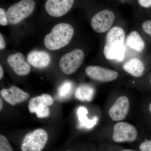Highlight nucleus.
<instances>
[{"label": "nucleus", "mask_w": 151, "mask_h": 151, "mask_svg": "<svg viewBox=\"0 0 151 151\" xmlns=\"http://www.w3.org/2000/svg\"><path fill=\"white\" fill-rule=\"evenodd\" d=\"M125 38V32L122 28L115 27L109 30L106 35L103 50L106 59L119 62L124 59L126 52L124 45Z\"/></svg>", "instance_id": "obj_1"}, {"label": "nucleus", "mask_w": 151, "mask_h": 151, "mask_svg": "<svg viewBox=\"0 0 151 151\" xmlns=\"http://www.w3.org/2000/svg\"><path fill=\"white\" fill-rule=\"evenodd\" d=\"M74 30L70 25L64 23L58 24L45 37V45L51 50L60 49L70 42Z\"/></svg>", "instance_id": "obj_2"}, {"label": "nucleus", "mask_w": 151, "mask_h": 151, "mask_svg": "<svg viewBox=\"0 0 151 151\" xmlns=\"http://www.w3.org/2000/svg\"><path fill=\"white\" fill-rule=\"evenodd\" d=\"M35 5L33 0H22L11 6L6 12L9 24H18L32 14Z\"/></svg>", "instance_id": "obj_3"}, {"label": "nucleus", "mask_w": 151, "mask_h": 151, "mask_svg": "<svg viewBox=\"0 0 151 151\" xmlns=\"http://www.w3.org/2000/svg\"><path fill=\"white\" fill-rule=\"evenodd\" d=\"M48 139V134L45 130L37 129L28 133L23 139L22 151H42Z\"/></svg>", "instance_id": "obj_4"}, {"label": "nucleus", "mask_w": 151, "mask_h": 151, "mask_svg": "<svg viewBox=\"0 0 151 151\" xmlns=\"http://www.w3.org/2000/svg\"><path fill=\"white\" fill-rule=\"evenodd\" d=\"M84 52L80 49L73 50L63 55L59 65L63 72L67 75L74 73L81 66L84 60Z\"/></svg>", "instance_id": "obj_5"}, {"label": "nucleus", "mask_w": 151, "mask_h": 151, "mask_svg": "<svg viewBox=\"0 0 151 151\" xmlns=\"http://www.w3.org/2000/svg\"><path fill=\"white\" fill-rule=\"evenodd\" d=\"M54 103L53 98L48 94H44L31 98L28 103L29 111L35 113L38 118L42 119L48 117L50 114L49 106Z\"/></svg>", "instance_id": "obj_6"}, {"label": "nucleus", "mask_w": 151, "mask_h": 151, "mask_svg": "<svg viewBox=\"0 0 151 151\" xmlns=\"http://www.w3.org/2000/svg\"><path fill=\"white\" fill-rule=\"evenodd\" d=\"M137 131L132 124L119 122L114 125L113 139L115 142H132L137 139Z\"/></svg>", "instance_id": "obj_7"}, {"label": "nucleus", "mask_w": 151, "mask_h": 151, "mask_svg": "<svg viewBox=\"0 0 151 151\" xmlns=\"http://www.w3.org/2000/svg\"><path fill=\"white\" fill-rule=\"evenodd\" d=\"M115 18V14L112 11L103 10L93 17L91 20V27L96 32L103 33L110 29Z\"/></svg>", "instance_id": "obj_8"}, {"label": "nucleus", "mask_w": 151, "mask_h": 151, "mask_svg": "<svg viewBox=\"0 0 151 151\" xmlns=\"http://www.w3.org/2000/svg\"><path fill=\"white\" fill-rule=\"evenodd\" d=\"M85 71L90 78L100 82H107L114 81L119 76V73L115 70L97 65L88 66L86 67Z\"/></svg>", "instance_id": "obj_9"}, {"label": "nucleus", "mask_w": 151, "mask_h": 151, "mask_svg": "<svg viewBox=\"0 0 151 151\" xmlns=\"http://www.w3.org/2000/svg\"><path fill=\"white\" fill-rule=\"evenodd\" d=\"M74 0H47L45 9L52 17H60L67 14L72 8Z\"/></svg>", "instance_id": "obj_10"}, {"label": "nucleus", "mask_w": 151, "mask_h": 151, "mask_svg": "<svg viewBox=\"0 0 151 151\" xmlns=\"http://www.w3.org/2000/svg\"><path fill=\"white\" fill-rule=\"evenodd\" d=\"M129 110V101L128 97L122 96L116 100L110 108L108 114L113 121L118 122L125 119Z\"/></svg>", "instance_id": "obj_11"}, {"label": "nucleus", "mask_w": 151, "mask_h": 151, "mask_svg": "<svg viewBox=\"0 0 151 151\" xmlns=\"http://www.w3.org/2000/svg\"><path fill=\"white\" fill-rule=\"evenodd\" d=\"M1 96L6 102L12 105L19 104L27 100L29 94L16 86L1 90Z\"/></svg>", "instance_id": "obj_12"}, {"label": "nucleus", "mask_w": 151, "mask_h": 151, "mask_svg": "<svg viewBox=\"0 0 151 151\" xmlns=\"http://www.w3.org/2000/svg\"><path fill=\"white\" fill-rule=\"evenodd\" d=\"M7 62L17 75H27L30 72V66L25 60L23 54L21 52L10 55L8 58Z\"/></svg>", "instance_id": "obj_13"}, {"label": "nucleus", "mask_w": 151, "mask_h": 151, "mask_svg": "<svg viewBox=\"0 0 151 151\" xmlns=\"http://www.w3.org/2000/svg\"><path fill=\"white\" fill-rule=\"evenodd\" d=\"M51 58L45 51H33L27 56V61L30 65L36 68H44L49 65Z\"/></svg>", "instance_id": "obj_14"}, {"label": "nucleus", "mask_w": 151, "mask_h": 151, "mask_svg": "<svg viewBox=\"0 0 151 151\" xmlns=\"http://www.w3.org/2000/svg\"><path fill=\"white\" fill-rule=\"evenodd\" d=\"M123 68L127 73L135 77H139L144 74L145 65L137 58H133L126 61L123 65Z\"/></svg>", "instance_id": "obj_15"}, {"label": "nucleus", "mask_w": 151, "mask_h": 151, "mask_svg": "<svg viewBox=\"0 0 151 151\" xmlns=\"http://www.w3.org/2000/svg\"><path fill=\"white\" fill-rule=\"evenodd\" d=\"M87 114L88 111L87 109L84 107L80 106L77 109V115L79 122V129H90L97 124L98 120L97 117H95L93 119H89L87 117Z\"/></svg>", "instance_id": "obj_16"}, {"label": "nucleus", "mask_w": 151, "mask_h": 151, "mask_svg": "<svg viewBox=\"0 0 151 151\" xmlns=\"http://www.w3.org/2000/svg\"><path fill=\"white\" fill-rule=\"evenodd\" d=\"M126 42L127 46L139 52H142L145 48L144 40L136 31L132 32L128 35Z\"/></svg>", "instance_id": "obj_17"}, {"label": "nucleus", "mask_w": 151, "mask_h": 151, "mask_svg": "<svg viewBox=\"0 0 151 151\" xmlns=\"http://www.w3.org/2000/svg\"><path fill=\"white\" fill-rule=\"evenodd\" d=\"M94 88L88 84H82L78 86L75 91V96L80 101H92L94 94Z\"/></svg>", "instance_id": "obj_18"}, {"label": "nucleus", "mask_w": 151, "mask_h": 151, "mask_svg": "<svg viewBox=\"0 0 151 151\" xmlns=\"http://www.w3.org/2000/svg\"><path fill=\"white\" fill-rule=\"evenodd\" d=\"M73 90V85L70 81H65L58 88V97L60 100L68 99L72 94Z\"/></svg>", "instance_id": "obj_19"}, {"label": "nucleus", "mask_w": 151, "mask_h": 151, "mask_svg": "<svg viewBox=\"0 0 151 151\" xmlns=\"http://www.w3.org/2000/svg\"><path fill=\"white\" fill-rule=\"evenodd\" d=\"M0 151H14L7 138L0 135Z\"/></svg>", "instance_id": "obj_20"}, {"label": "nucleus", "mask_w": 151, "mask_h": 151, "mask_svg": "<svg viewBox=\"0 0 151 151\" xmlns=\"http://www.w3.org/2000/svg\"><path fill=\"white\" fill-rule=\"evenodd\" d=\"M0 24L2 26H6L8 24L5 11L2 8L0 9Z\"/></svg>", "instance_id": "obj_21"}, {"label": "nucleus", "mask_w": 151, "mask_h": 151, "mask_svg": "<svg viewBox=\"0 0 151 151\" xmlns=\"http://www.w3.org/2000/svg\"><path fill=\"white\" fill-rule=\"evenodd\" d=\"M139 149L142 151H151V140H146L141 143Z\"/></svg>", "instance_id": "obj_22"}, {"label": "nucleus", "mask_w": 151, "mask_h": 151, "mask_svg": "<svg viewBox=\"0 0 151 151\" xmlns=\"http://www.w3.org/2000/svg\"><path fill=\"white\" fill-rule=\"evenodd\" d=\"M142 27L144 32L151 37V20H147L144 22Z\"/></svg>", "instance_id": "obj_23"}, {"label": "nucleus", "mask_w": 151, "mask_h": 151, "mask_svg": "<svg viewBox=\"0 0 151 151\" xmlns=\"http://www.w3.org/2000/svg\"><path fill=\"white\" fill-rule=\"evenodd\" d=\"M139 4L143 7L148 8L151 7V0H138Z\"/></svg>", "instance_id": "obj_24"}, {"label": "nucleus", "mask_w": 151, "mask_h": 151, "mask_svg": "<svg viewBox=\"0 0 151 151\" xmlns=\"http://www.w3.org/2000/svg\"><path fill=\"white\" fill-rule=\"evenodd\" d=\"M6 47V43L2 34H0V49L3 50Z\"/></svg>", "instance_id": "obj_25"}, {"label": "nucleus", "mask_w": 151, "mask_h": 151, "mask_svg": "<svg viewBox=\"0 0 151 151\" xmlns=\"http://www.w3.org/2000/svg\"><path fill=\"white\" fill-rule=\"evenodd\" d=\"M4 72L1 65H0V79H1L4 76Z\"/></svg>", "instance_id": "obj_26"}, {"label": "nucleus", "mask_w": 151, "mask_h": 151, "mask_svg": "<svg viewBox=\"0 0 151 151\" xmlns=\"http://www.w3.org/2000/svg\"><path fill=\"white\" fill-rule=\"evenodd\" d=\"M3 107V103L1 98H0V111H1Z\"/></svg>", "instance_id": "obj_27"}, {"label": "nucleus", "mask_w": 151, "mask_h": 151, "mask_svg": "<svg viewBox=\"0 0 151 151\" xmlns=\"http://www.w3.org/2000/svg\"><path fill=\"white\" fill-rule=\"evenodd\" d=\"M149 110H150V112L151 114V103L149 105Z\"/></svg>", "instance_id": "obj_28"}, {"label": "nucleus", "mask_w": 151, "mask_h": 151, "mask_svg": "<svg viewBox=\"0 0 151 151\" xmlns=\"http://www.w3.org/2000/svg\"><path fill=\"white\" fill-rule=\"evenodd\" d=\"M122 151H134L131 150H123Z\"/></svg>", "instance_id": "obj_29"}, {"label": "nucleus", "mask_w": 151, "mask_h": 151, "mask_svg": "<svg viewBox=\"0 0 151 151\" xmlns=\"http://www.w3.org/2000/svg\"><path fill=\"white\" fill-rule=\"evenodd\" d=\"M120 1H129V0H120Z\"/></svg>", "instance_id": "obj_30"}, {"label": "nucleus", "mask_w": 151, "mask_h": 151, "mask_svg": "<svg viewBox=\"0 0 151 151\" xmlns=\"http://www.w3.org/2000/svg\"><path fill=\"white\" fill-rule=\"evenodd\" d=\"M150 82H151V80H150Z\"/></svg>", "instance_id": "obj_31"}, {"label": "nucleus", "mask_w": 151, "mask_h": 151, "mask_svg": "<svg viewBox=\"0 0 151 151\" xmlns=\"http://www.w3.org/2000/svg\"><path fill=\"white\" fill-rule=\"evenodd\" d=\"M72 151L68 150V151Z\"/></svg>", "instance_id": "obj_32"}]
</instances>
